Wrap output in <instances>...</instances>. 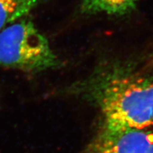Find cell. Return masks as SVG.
I'll return each mask as SVG.
<instances>
[{"instance_id":"1","label":"cell","mask_w":153,"mask_h":153,"mask_svg":"<svg viewBox=\"0 0 153 153\" xmlns=\"http://www.w3.org/2000/svg\"><path fill=\"white\" fill-rule=\"evenodd\" d=\"M70 91L98 108L104 121L153 128V70L136 61L101 62Z\"/></svg>"},{"instance_id":"2","label":"cell","mask_w":153,"mask_h":153,"mask_svg":"<svg viewBox=\"0 0 153 153\" xmlns=\"http://www.w3.org/2000/svg\"><path fill=\"white\" fill-rule=\"evenodd\" d=\"M59 62L48 41L30 21L14 22L0 32V65L36 73Z\"/></svg>"},{"instance_id":"3","label":"cell","mask_w":153,"mask_h":153,"mask_svg":"<svg viewBox=\"0 0 153 153\" xmlns=\"http://www.w3.org/2000/svg\"><path fill=\"white\" fill-rule=\"evenodd\" d=\"M84 153H153V130L104 120Z\"/></svg>"},{"instance_id":"4","label":"cell","mask_w":153,"mask_h":153,"mask_svg":"<svg viewBox=\"0 0 153 153\" xmlns=\"http://www.w3.org/2000/svg\"><path fill=\"white\" fill-rule=\"evenodd\" d=\"M138 0H83L80 12L91 15L106 14L122 16L131 13L136 7Z\"/></svg>"},{"instance_id":"5","label":"cell","mask_w":153,"mask_h":153,"mask_svg":"<svg viewBox=\"0 0 153 153\" xmlns=\"http://www.w3.org/2000/svg\"><path fill=\"white\" fill-rule=\"evenodd\" d=\"M39 0H0V32L28 14Z\"/></svg>"}]
</instances>
